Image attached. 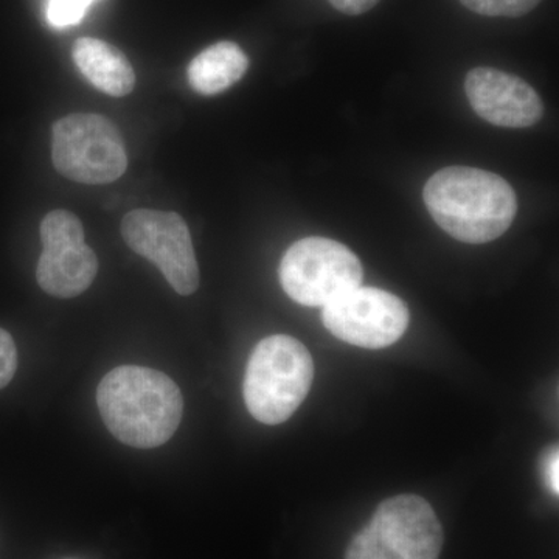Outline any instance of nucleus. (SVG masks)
I'll return each instance as SVG.
<instances>
[{
    "instance_id": "nucleus-1",
    "label": "nucleus",
    "mask_w": 559,
    "mask_h": 559,
    "mask_svg": "<svg viewBox=\"0 0 559 559\" xmlns=\"http://www.w3.org/2000/svg\"><path fill=\"white\" fill-rule=\"evenodd\" d=\"M97 404L109 432L128 447L151 450L175 436L182 419V393L167 374L121 366L103 378Z\"/></svg>"
},
{
    "instance_id": "nucleus-2",
    "label": "nucleus",
    "mask_w": 559,
    "mask_h": 559,
    "mask_svg": "<svg viewBox=\"0 0 559 559\" xmlns=\"http://www.w3.org/2000/svg\"><path fill=\"white\" fill-rule=\"evenodd\" d=\"M433 221L452 238L468 245L498 240L516 218L518 200L506 179L479 168L448 167L423 190Z\"/></svg>"
},
{
    "instance_id": "nucleus-3",
    "label": "nucleus",
    "mask_w": 559,
    "mask_h": 559,
    "mask_svg": "<svg viewBox=\"0 0 559 559\" xmlns=\"http://www.w3.org/2000/svg\"><path fill=\"white\" fill-rule=\"evenodd\" d=\"M314 380L311 353L294 337L275 334L253 348L246 369L245 403L264 425H282L307 399Z\"/></svg>"
},
{
    "instance_id": "nucleus-4",
    "label": "nucleus",
    "mask_w": 559,
    "mask_h": 559,
    "mask_svg": "<svg viewBox=\"0 0 559 559\" xmlns=\"http://www.w3.org/2000/svg\"><path fill=\"white\" fill-rule=\"evenodd\" d=\"M441 547L443 527L428 500L401 495L378 507L345 559H440Z\"/></svg>"
},
{
    "instance_id": "nucleus-5",
    "label": "nucleus",
    "mask_w": 559,
    "mask_h": 559,
    "mask_svg": "<svg viewBox=\"0 0 559 559\" xmlns=\"http://www.w3.org/2000/svg\"><path fill=\"white\" fill-rule=\"evenodd\" d=\"M51 159L62 176L87 186L116 182L128 168L119 128L98 114H70L53 123Z\"/></svg>"
},
{
    "instance_id": "nucleus-6",
    "label": "nucleus",
    "mask_w": 559,
    "mask_h": 559,
    "mask_svg": "<svg viewBox=\"0 0 559 559\" xmlns=\"http://www.w3.org/2000/svg\"><path fill=\"white\" fill-rule=\"evenodd\" d=\"M278 275L290 299L305 307H325L358 288L364 270L347 246L330 238L310 237L286 250Z\"/></svg>"
},
{
    "instance_id": "nucleus-7",
    "label": "nucleus",
    "mask_w": 559,
    "mask_h": 559,
    "mask_svg": "<svg viewBox=\"0 0 559 559\" xmlns=\"http://www.w3.org/2000/svg\"><path fill=\"white\" fill-rule=\"evenodd\" d=\"M121 237L128 248L156 264L180 296L200 288V266L189 226L176 212L138 209L121 221Z\"/></svg>"
},
{
    "instance_id": "nucleus-8",
    "label": "nucleus",
    "mask_w": 559,
    "mask_h": 559,
    "mask_svg": "<svg viewBox=\"0 0 559 559\" xmlns=\"http://www.w3.org/2000/svg\"><path fill=\"white\" fill-rule=\"evenodd\" d=\"M322 320L337 340L378 349L390 347L406 333L409 310L388 290L358 286L325 305Z\"/></svg>"
},
{
    "instance_id": "nucleus-9",
    "label": "nucleus",
    "mask_w": 559,
    "mask_h": 559,
    "mask_svg": "<svg viewBox=\"0 0 559 559\" xmlns=\"http://www.w3.org/2000/svg\"><path fill=\"white\" fill-rule=\"evenodd\" d=\"M43 253L36 270L40 289L60 299H72L97 277L98 259L84 241V227L69 210H53L40 223Z\"/></svg>"
},
{
    "instance_id": "nucleus-10",
    "label": "nucleus",
    "mask_w": 559,
    "mask_h": 559,
    "mask_svg": "<svg viewBox=\"0 0 559 559\" xmlns=\"http://www.w3.org/2000/svg\"><path fill=\"white\" fill-rule=\"evenodd\" d=\"M465 92L474 112L496 127L528 128L543 119L544 105L538 92L520 76L502 70H471Z\"/></svg>"
},
{
    "instance_id": "nucleus-11",
    "label": "nucleus",
    "mask_w": 559,
    "mask_h": 559,
    "mask_svg": "<svg viewBox=\"0 0 559 559\" xmlns=\"http://www.w3.org/2000/svg\"><path fill=\"white\" fill-rule=\"evenodd\" d=\"M73 61L84 76L110 97H124L135 86V72L123 51L97 38L73 44Z\"/></svg>"
},
{
    "instance_id": "nucleus-12",
    "label": "nucleus",
    "mask_w": 559,
    "mask_h": 559,
    "mask_svg": "<svg viewBox=\"0 0 559 559\" xmlns=\"http://www.w3.org/2000/svg\"><path fill=\"white\" fill-rule=\"evenodd\" d=\"M249 58L238 44L221 40L202 50L189 66V83L198 94L216 95L245 76Z\"/></svg>"
},
{
    "instance_id": "nucleus-13",
    "label": "nucleus",
    "mask_w": 559,
    "mask_h": 559,
    "mask_svg": "<svg viewBox=\"0 0 559 559\" xmlns=\"http://www.w3.org/2000/svg\"><path fill=\"white\" fill-rule=\"evenodd\" d=\"M463 7L491 17H521L535 10L543 0H460Z\"/></svg>"
},
{
    "instance_id": "nucleus-14",
    "label": "nucleus",
    "mask_w": 559,
    "mask_h": 559,
    "mask_svg": "<svg viewBox=\"0 0 559 559\" xmlns=\"http://www.w3.org/2000/svg\"><path fill=\"white\" fill-rule=\"evenodd\" d=\"M94 0H50L49 20L55 27L76 24Z\"/></svg>"
},
{
    "instance_id": "nucleus-15",
    "label": "nucleus",
    "mask_w": 559,
    "mask_h": 559,
    "mask_svg": "<svg viewBox=\"0 0 559 559\" xmlns=\"http://www.w3.org/2000/svg\"><path fill=\"white\" fill-rule=\"evenodd\" d=\"M17 370V348L9 331L0 329V389L7 388Z\"/></svg>"
},
{
    "instance_id": "nucleus-16",
    "label": "nucleus",
    "mask_w": 559,
    "mask_h": 559,
    "mask_svg": "<svg viewBox=\"0 0 559 559\" xmlns=\"http://www.w3.org/2000/svg\"><path fill=\"white\" fill-rule=\"evenodd\" d=\"M331 5L348 16H359L380 3V0H329Z\"/></svg>"
},
{
    "instance_id": "nucleus-17",
    "label": "nucleus",
    "mask_w": 559,
    "mask_h": 559,
    "mask_svg": "<svg viewBox=\"0 0 559 559\" xmlns=\"http://www.w3.org/2000/svg\"><path fill=\"white\" fill-rule=\"evenodd\" d=\"M546 477L547 481H549V487L551 492L558 495L559 492V457L558 450H555L547 459L546 465Z\"/></svg>"
}]
</instances>
